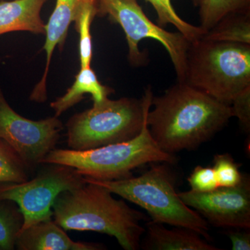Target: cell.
Instances as JSON below:
<instances>
[{"mask_svg":"<svg viewBox=\"0 0 250 250\" xmlns=\"http://www.w3.org/2000/svg\"><path fill=\"white\" fill-rule=\"evenodd\" d=\"M147 123L157 146L170 154L192 150L220 131L233 117L231 106L185 82L153 96Z\"/></svg>","mask_w":250,"mask_h":250,"instance_id":"1","label":"cell"},{"mask_svg":"<svg viewBox=\"0 0 250 250\" xmlns=\"http://www.w3.org/2000/svg\"><path fill=\"white\" fill-rule=\"evenodd\" d=\"M85 180L80 187L59 194L52 218L65 231H95L115 237L125 250H137L146 228L139 210L113 197L106 188Z\"/></svg>","mask_w":250,"mask_h":250,"instance_id":"2","label":"cell"},{"mask_svg":"<svg viewBox=\"0 0 250 250\" xmlns=\"http://www.w3.org/2000/svg\"><path fill=\"white\" fill-rule=\"evenodd\" d=\"M144 96L146 100L144 122L141 132L134 139L86 150L55 148L44 158L41 164L70 166L83 177L103 181L129 178L132 177L134 169L145 164L158 162L175 164L177 161L175 155L164 152L152 139L148 128L147 116L153 98L150 87L146 89Z\"/></svg>","mask_w":250,"mask_h":250,"instance_id":"3","label":"cell"},{"mask_svg":"<svg viewBox=\"0 0 250 250\" xmlns=\"http://www.w3.org/2000/svg\"><path fill=\"white\" fill-rule=\"evenodd\" d=\"M182 82L231 104L250 87V45L202 38L190 42Z\"/></svg>","mask_w":250,"mask_h":250,"instance_id":"4","label":"cell"},{"mask_svg":"<svg viewBox=\"0 0 250 250\" xmlns=\"http://www.w3.org/2000/svg\"><path fill=\"white\" fill-rule=\"evenodd\" d=\"M155 164L139 177L111 181L84 178L139 206L154 223L188 229L210 241L208 223L181 200L175 190L173 174L166 165L167 163Z\"/></svg>","mask_w":250,"mask_h":250,"instance_id":"5","label":"cell"},{"mask_svg":"<svg viewBox=\"0 0 250 250\" xmlns=\"http://www.w3.org/2000/svg\"><path fill=\"white\" fill-rule=\"evenodd\" d=\"M146 104L145 96L141 100L108 98L75 113L65 125L67 148L86 150L134 139L142 129Z\"/></svg>","mask_w":250,"mask_h":250,"instance_id":"6","label":"cell"},{"mask_svg":"<svg viewBox=\"0 0 250 250\" xmlns=\"http://www.w3.org/2000/svg\"><path fill=\"white\" fill-rule=\"evenodd\" d=\"M100 17L108 16L121 26L128 45V60L134 66L147 62L146 52H141L139 42L154 39L162 44L170 56L178 82H184L186 60L190 42L179 32H170L154 24L143 11L137 0H99Z\"/></svg>","mask_w":250,"mask_h":250,"instance_id":"7","label":"cell"},{"mask_svg":"<svg viewBox=\"0 0 250 250\" xmlns=\"http://www.w3.org/2000/svg\"><path fill=\"white\" fill-rule=\"evenodd\" d=\"M41 165L43 167L34 179L21 183L0 184V200L16 204L24 218L22 229L52 218V206L59 194L85 182L84 177L70 166Z\"/></svg>","mask_w":250,"mask_h":250,"instance_id":"8","label":"cell"},{"mask_svg":"<svg viewBox=\"0 0 250 250\" xmlns=\"http://www.w3.org/2000/svg\"><path fill=\"white\" fill-rule=\"evenodd\" d=\"M63 129L58 117L24 118L10 106L0 85V138L18 153L31 170L55 149Z\"/></svg>","mask_w":250,"mask_h":250,"instance_id":"9","label":"cell"},{"mask_svg":"<svg viewBox=\"0 0 250 250\" xmlns=\"http://www.w3.org/2000/svg\"><path fill=\"white\" fill-rule=\"evenodd\" d=\"M186 205L194 208L208 224L217 228L250 229V181L243 176L236 187L212 191L177 192Z\"/></svg>","mask_w":250,"mask_h":250,"instance_id":"10","label":"cell"},{"mask_svg":"<svg viewBox=\"0 0 250 250\" xmlns=\"http://www.w3.org/2000/svg\"><path fill=\"white\" fill-rule=\"evenodd\" d=\"M88 5L99 6V0H56L55 6L48 22L45 24V41L42 49L45 50V69L41 80L33 88L29 95L31 101L43 103L47 100V79L54 50H63L69 28Z\"/></svg>","mask_w":250,"mask_h":250,"instance_id":"11","label":"cell"},{"mask_svg":"<svg viewBox=\"0 0 250 250\" xmlns=\"http://www.w3.org/2000/svg\"><path fill=\"white\" fill-rule=\"evenodd\" d=\"M105 248L100 243L72 241L52 218L23 229L16 243L18 250H103Z\"/></svg>","mask_w":250,"mask_h":250,"instance_id":"12","label":"cell"},{"mask_svg":"<svg viewBox=\"0 0 250 250\" xmlns=\"http://www.w3.org/2000/svg\"><path fill=\"white\" fill-rule=\"evenodd\" d=\"M146 236L140 248L146 250H219L192 230L174 227L167 229L163 224L148 222Z\"/></svg>","mask_w":250,"mask_h":250,"instance_id":"13","label":"cell"},{"mask_svg":"<svg viewBox=\"0 0 250 250\" xmlns=\"http://www.w3.org/2000/svg\"><path fill=\"white\" fill-rule=\"evenodd\" d=\"M47 0L0 1V36L15 31L45 35L41 11Z\"/></svg>","mask_w":250,"mask_h":250,"instance_id":"14","label":"cell"},{"mask_svg":"<svg viewBox=\"0 0 250 250\" xmlns=\"http://www.w3.org/2000/svg\"><path fill=\"white\" fill-rule=\"evenodd\" d=\"M114 90L103 85L99 81L96 73L91 66L81 67L75 80L64 95L50 103L54 116L60 117L62 113L81 103L85 95L92 97L93 104L103 102L108 98Z\"/></svg>","mask_w":250,"mask_h":250,"instance_id":"15","label":"cell"},{"mask_svg":"<svg viewBox=\"0 0 250 250\" xmlns=\"http://www.w3.org/2000/svg\"><path fill=\"white\" fill-rule=\"evenodd\" d=\"M202 39L250 45V12L229 15L207 31Z\"/></svg>","mask_w":250,"mask_h":250,"instance_id":"16","label":"cell"},{"mask_svg":"<svg viewBox=\"0 0 250 250\" xmlns=\"http://www.w3.org/2000/svg\"><path fill=\"white\" fill-rule=\"evenodd\" d=\"M250 0H201L200 27L207 33L229 15L250 12Z\"/></svg>","mask_w":250,"mask_h":250,"instance_id":"17","label":"cell"},{"mask_svg":"<svg viewBox=\"0 0 250 250\" xmlns=\"http://www.w3.org/2000/svg\"><path fill=\"white\" fill-rule=\"evenodd\" d=\"M155 9L157 14V24L164 28L172 24L178 32L185 36L190 42L199 40L205 35L206 31L199 26L192 25L186 22L176 12L171 0H146Z\"/></svg>","mask_w":250,"mask_h":250,"instance_id":"18","label":"cell"},{"mask_svg":"<svg viewBox=\"0 0 250 250\" xmlns=\"http://www.w3.org/2000/svg\"><path fill=\"white\" fill-rule=\"evenodd\" d=\"M24 218L14 202L0 200V250H13L22 229Z\"/></svg>","mask_w":250,"mask_h":250,"instance_id":"19","label":"cell"},{"mask_svg":"<svg viewBox=\"0 0 250 250\" xmlns=\"http://www.w3.org/2000/svg\"><path fill=\"white\" fill-rule=\"evenodd\" d=\"M31 170L14 148L0 138V184L25 182Z\"/></svg>","mask_w":250,"mask_h":250,"instance_id":"20","label":"cell"},{"mask_svg":"<svg viewBox=\"0 0 250 250\" xmlns=\"http://www.w3.org/2000/svg\"><path fill=\"white\" fill-rule=\"evenodd\" d=\"M98 6L88 5L82 9L75 21V27L79 34V57L81 67L91 66L93 59V41L91 25L98 16Z\"/></svg>","mask_w":250,"mask_h":250,"instance_id":"21","label":"cell"},{"mask_svg":"<svg viewBox=\"0 0 250 250\" xmlns=\"http://www.w3.org/2000/svg\"><path fill=\"white\" fill-rule=\"evenodd\" d=\"M213 169L218 187H236L241 183L244 176L229 154L215 155Z\"/></svg>","mask_w":250,"mask_h":250,"instance_id":"22","label":"cell"},{"mask_svg":"<svg viewBox=\"0 0 250 250\" xmlns=\"http://www.w3.org/2000/svg\"><path fill=\"white\" fill-rule=\"evenodd\" d=\"M188 181L191 190L195 192H210L218 188L213 167L197 166Z\"/></svg>","mask_w":250,"mask_h":250,"instance_id":"23","label":"cell"},{"mask_svg":"<svg viewBox=\"0 0 250 250\" xmlns=\"http://www.w3.org/2000/svg\"><path fill=\"white\" fill-rule=\"evenodd\" d=\"M233 117H236L247 131L250 129V87L238 95L231 104Z\"/></svg>","mask_w":250,"mask_h":250,"instance_id":"24","label":"cell"},{"mask_svg":"<svg viewBox=\"0 0 250 250\" xmlns=\"http://www.w3.org/2000/svg\"><path fill=\"white\" fill-rule=\"evenodd\" d=\"M228 236L233 250H250V233L248 229H231Z\"/></svg>","mask_w":250,"mask_h":250,"instance_id":"25","label":"cell"},{"mask_svg":"<svg viewBox=\"0 0 250 250\" xmlns=\"http://www.w3.org/2000/svg\"><path fill=\"white\" fill-rule=\"evenodd\" d=\"M191 1H192V3H193L194 5H195V6H199L200 1H201V0H191Z\"/></svg>","mask_w":250,"mask_h":250,"instance_id":"26","label":"cell"},{"mask_svg":"<svg viewBox=\"0 0 250 250\" xmlns=\"http://www.w3.org/2000/svg\"><path fill=\"white\" fill-rule=\"evenodd\" d=\"M0 1H4V0H0Z\"/></svg>","mask_w":250,"mask_h":250,"instance_id":"27","label":"cell"}]
</instances>
